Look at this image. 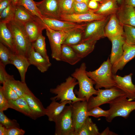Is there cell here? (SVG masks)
<instances>
[{
	"label": "cell",
	"mask_w": 135,
	"mask_h": 135,
	"mask_svg": "<svg viewBox=\"0 0 135 135\" xmlns=\"http://www.w3.org/2000/svg\"><path fill=\"white\" fill-rule=\"evenodd\" d=\"M124 33L123 25L120 22L116 13L111 15L105 27V37L110 40L123 35Z\"/></svg>",
	"instance_id": "9a60e30c"
},
{
	"label": "cell",
	"mask_w": 135,
	"mask_h": 135,
	"mask_svg": "<svg viewBox=\"0 0 135 135\" xmlns=\"http://www.w3.org/2000/svg\"><path fill=\"white\" fill-rule=\"evenodd\" d=\"M96 96H92L87 102L88 110L103 104H110L126 95L124 92L117 86L104 89L98 90Z\"/></svg>",
	"instance_id": "277c9868"
},
{
	"label": "cell",
	"mask_w": 135,
	"mask_h": 135,
	"mask_svg": "<svg viewBox=\"0 0 135 135\" xmlns=\"http://www.w3.org/2000/svg\"><path fill=\"white\" fill-rule=\"evenodd\" d=\"M76 2H82L86 3L88 5L90 0H74Z\"/></svg>",
	"instance_id": "816d5d0a"
},
{
	"label": "cell",
	"mask_w": 135,
	"mask_h": 135,
	"mask_svg": "<svg viewBox=\"0 0 135 135\" xmlns=\"http://www.w3.org/2000/svg\"><path fill=\"white\" fill-rule=\"evenodd\" d=\"M72 118L75 135L86 119L88 115L87 102L86 100L72 102Z\"/></svg>",
	"instance_id": "30bf717a"
},
{
	"label": "cell",
	"mask_w": 135,
	"mask_h": 135,
	"mask_svg": "<svg viewBox=\"0 0 135 135\" xmlns=\"http://www.w3.org/2000/svg\"><path fill=\"white\" fill-rule=\"evenodd\" d=\"M9 108L14 109L34 119L31 110L26 100L23 96L15 100H9Z\"/></svg>",
	"instance_id": "cb8c5ba5"
},
{
	"label": "cell",
	"mask_w": 135,
	"mask_h": 135,
	"mask_svg": "<svg viewBox=\"0 0 135 135\" xmlns=\"http://www.w3.org/2000/svg\"><path fill=\"white\" fill-rule=\"evenodd\" d=\"M110 16L103 19L86 22L84 29L83 42L96 41L105 37V28Z\"/></svg>",
	"instance_id": "ba28073f"
},
{
	"label": "cell",
	"mask_w": 135,
	"mask_h": 135,
	"mask_svg": "<svg viewBox=\"0 0 135 135\" xmlns=\"http://www.w3.org/2000/svg\"><path fill=\"white\" fill-rule=\"evenodd\" d=\"M32 46L36 51L41 54L48 61H50L46 48L45 38L42 34L32 43Z\"/></svg>",
	"instance_id": "d6a6232c"
},
{
	"label": "cell",
	"mask_w": 135,
	"mask_h": 135,
	"mask_svg": "<svg viewBox=\"0 0 135 135\" xmlns=\"http://www.w3.org/2000/svg\"><path fill=\"white\" fill-rule=\"evenodd\" d=\"M116 14L123 25H128L135 27V8L122 4Z\"/></svg>",
	"instance_id": "2e32d148"
},
{
	"label": "cell",
	"mask_w": 135,
	"mask_h": 135,
	"mask_svg": "<svg viewBox=\"0 0 135 135\" xmlns=\"http://www.w3.org/2000/svg\"><path fill=\"white\" fill-rule=\"evenodd\" d=\"M12 34L15 47V53L28 58L32 47L23 24L13 20L7 24Z\"/></svg>",
	"instance_id": "3957f363"
},
{
	"label": "cell",
	"mask_w": 135,
	"mask_h": 135,
	"mask_svg": "<svg viewBox=\"0 0 135 135\" xmlns=\"http://www.w3.org/2000/svg\"><path fill=\"white\" fill-rule=\"evenodd\" d=\"M116 133L110 130L108 127L106 128L103 131L100 133V135H118Z\"/></svg>",
	"instance_id": "c3c4849f"
},
{
	"label": "cell",
	"mask_w": 135,
	"mask_h": 135,
	"mask_svg": "<svg viewBox=\"0 0 135 135\" xmlns=\"http://www.w3.org/2000/svg\"><path fill=\"white\" fill-rule=\"evenodd\" d=\"M5 82L11 86L19 97H23L25 94L31 92L26 82L16 80L13 75Z\"/></svg>",
	"instance_id": "f546056e"
},
{
	"label": "cell",
	"mask_w": 135,
	"mask_h": 135,
	"mask_svg": "<svg viewBox=\"0 0 135 135\" xmlns=\"http://www.w3.org/2000/svg\"><path fill=\"white\" fill-rule=\"evenodd\" d=\"M76 80L74 78L70 76L64 82L58 85L56 88L50 89V92L56 95L51 98V100H60V102L66 100H71L72 102L86 100L84 98H79L76 96L74 89L78 84Z\"/></svg>",
	"instance_id": "5b68a950"
},
{
	"label": "cell",
	"mask_w": 135,
	"mask_h": 135,
	"mask_svg": "<svg viewBox=\"0 0 135 135\" xmlns=\"http://www.w3.org/2000/svg\"><path fill=\"white\" fill-rule=\"evenodd\" d=\"M0 86V90L4 96L8 100H15L19 97L11 86L6 82Z\"/></svg>",
	"instance_id": "f35d334b"
},
{
	"label": "cell",
	"mask_w": 135,
	"mask_h": 135,
	"mask_svg": "<svg viewBox=\"0 0 135 135\" xmlns=\"http://www.w3.org/2000/svg\"><path fill=\"white\" fill-rule=\"evenodd\" d=\"M12 2V0H2L0 1V12Z\"/></svg>",
	"instance_id": "7dc6e473"
},
{
	"label": "cell",
	"mask_w": 135,
	"mask_h": 135,
	"mask_svg": "<svg viewBox=\"0 0 135 135\" xmlns=\"http://www.w3.org/2000/svg\"><path fill=\"white\" fill-rule=\"evenodd\" d=\"M6 129L4 126L0 124V135H5Z\"/></svg>",
	"instance_id": "f907efd6"
},
{
	"label": "cell",
	"mask_w": 135,
	"mask_h": 135,
	"mask_svg": "<svg viewBox=\"0 0 135 135\" xmlns=\"http://www.w3.org/2000/svg\"></svg>",
	"instance_id": "680465c9"
},
{
	"label": "cell",
	"mask_w": 135,
	"mask_h": 135,
	"mask_svg": "<svg viewBox=\"0 0 135 135\" xmlns=\"http://www.w3.org/2000/svg\"><path fill=\"white\" fill-rule=\"evenodd\" d=\"M125 43L130 46H135V27L128 25H123Z\"/></svg>",
	"instance_id": "d590c367"
},
{
	"label": "cell",
	"mask_w": 135,
	"mask_h": 135,
	"mask_svg": "<svg viewBox=\"0 0 135 135\" xmlns=\"http://www.w3.org/2000/svg\"><path fill=\"white\" fill-rule=\"evenodd\" d=\"M5 66L0 62V83L2 84L6 82L12 76L8 74L5 70Z\"/></svg>",
	"instance_id": "7bdbcfd3"
},
{
	"label": "cell",
	"mask_w": 135,
	"mask_h": 135,
	"mask_svg": "<svg viewBox=\"0 0 135 135\" xmlns=\"http://www.w3.org/2000/svg\"><path fill=\"white\" fill-rule=\"evenodd\" d=\"M132 74L130 73L123 77L115 74L114 76L117 87L124 92L130 101L135 99V85L132 82Z\"/></svg>",
	"instance_id": "4fadbf2b"
},
{
	"label": "cell",
	"mask_w": 135,
	"mask_h": 135,
	"mask_svg": "<svg viewBox=\"0 0 135 135\" xmlns=\"http://www.w3.org/2000/svg\"><path fill=\"white\" fill-rule=\"evenodd\" d=\"M81 59L70 46L64 44H62L60 61L66 62L71 65H74L80 61Z\"/></svg>",
	"instance_id": "4316f807"
},
{
	"label": "cell",
	"mask_w": 135,
	"mask_h": 135,
	"mask_svg": "<svg viewBox=\"0 0 135 135\" xmlns=\"http://www.w3.org/2000/svg\"><path fill=\"white\" fill-rule=\"evenodd\" d=\"M24 26L27 35L32 43L42 34L43 30L46 28V26L38 18L27 22Z\"/></svg>",
	"instance_id": "ac0fdd59"
},
{
	"label": "cell",
	"mask_w": 135,
	"mask_h": 135,
	"mask_svg": "<svg viewBox=\"0 0 135 135\" xmlns=\"http://www.w3.org/2000/svg\"><path fill=\"white\" fill-rule=\"evenodd\" d=\"M25 131L18 128H13L6 129L5 135H23Z\"/></svg>",
	"instance_id": "f6af8a7d"
},
{
	"label": "cell",
	"mask_w": 135,
	"mask_h": 135,
	"mask_svg": "<svg viewBox=\"0 0 135 135\" xmlns=\"http://www.w3.org/2000/svg\"><path fill=\"white\" fill-rule=\"evenodd\" d=\"M0 124L4 126L6 129L13 128H20L19 124L15 120H10L4 113L0 111Z\"/></svg>",
	"instance_id": "ab89813d"
},
{
	"label": "cell",
	"mask_w": 135,
	"mask_h": 135,
	"mask_svg": "<svg viewBox=\"0 0 135 135\" xmlns=\"http://www.w3.org/2000/svg\"><path fill=\"white\" fill-rule=\"evenodd\" d=\"M118 4L116 0H102L94 13L106 16L116 13L119 7Z\"/></svg>",
	"instance_id": "d4e9b609"
},
{
	"label": "cell",
	"mask_w": 135,
	"mask_h": 135,
	"mask_svg": "<svg viewBox=\"0 0 135 135\" xmlns=\"http://www.w3.org/2000/svg\"><path fill=\"white\" fill-rule=\"evenodd\" d=\"M110 40L112 43V48L110 60L112 65L124 53L123 46L125 43V40L124 35L117 36Z\"/></svg>",
	"instance_id": "603a6c76"
},
{
	"label": "cell",
	"mask_w": 135,
	"mask_h": 135,
	"mask_svg": "<svg viewBox=\"0 0 135 135\" xmlns=\"http://www.w3.org/2000/svg\"><path fill=\"white\" fill-rule=\"evenodd\" d=\"M109 114V110H103L99 106L96 107L88 111V116H91L95 118L104 116L106 118Z\"/></svg>",
	"instance_id": "b9f144b4"
},
{
	"label": "cell",
	"mask_w": 135,
	"mask_h": 135,
	"mask_svg": "<svg viewBox=\"0 0 135 135\" xmlns=\"http://www.w3.org/2000/svg\"><path fill=\"white\" fill-rule=\"evenodd\" d=\"M107 16L93 12H88L80 14H61L60 16V20L79 23L102 20L105 18Z\"/></svg>",
	"instance_id": "5bb4252c"
},
{
	"label": "cell",
	"mask_w": 135,
	"mask_h": 135,
	"mask_svg": "<svg viewBox=\"0 0 135 135\" xmlns=\"http://www.w3.org/2000/svg\"><path fill=\"white\" fill-rule=\"evenodd\" d=\"M84 28H78L71 32L63 44L71 46L78 44L83 42Z\"/></svg>",
	"instance_id": "1f68e13d"
},
{
	"label": "cell",
	"mask_w": 135,
	"mask_h": 135,
	"mask_svg": "<svg viewBox=\"0 0 135 135\" xmlns=\"http://www.w3.org/2000/svg\"><path fill=\"white\" fill-rule=\"evenodd\" d=\"M74 0H62L59 2L60 15L73 14Z\"/></svg>",
	"instance_id": "74e56055"
},
{
	"label": "cell",
	"mask_w": 135,
	"mask_h": 135,
	"mask_svg": "<svg viewBox=\"0 0 135 135\" xmlns=\"http://www.w3.org/2000/svg\"><path fill=\"white\" fill-rule=\"evenodd\" d=\"M16 6L11 2L0 12V22L8 23L14 20Z\"/></svg>",
	"instance_id": "e575fe53"
},
{
	"label": "cell",
	"mask_w": 135,
	"mask_h": 135,
	"mask_svg": "<svg viewBox=\"0 0 135 135\" xmlns=\"http://www.w3.org/2000/svg\"><path fill=\"white\" fill-rule=\"evenodd\" d=\"M112 66L108 58L97 69L92 71H86L88 76L94 82L96 90L117 87L112 71Z\"/></svg>",
	"instance_id": "7a4b0ae2"
},
{
	"label": "cell",
	"mask_w": 135,
	"mask_h": 135,
	"mask_svg": "<svg viewBox=\"0 0 135 135\" xmlns=\"http://www.w3.org/2000/svg\"><path fill=\"white\" fill-rule=\"evenodd\" d=\"M96 42L84 41L79 44L70 46L82 59L86 57L93 51Z\"/></svg>",
	"instance_id": "f1b7e54d"
},
{
	"label": "cell",
	"mask_w": 135,
	"mask_h": 135,
	"mask_svg": "<svg viewBox=\"0 0 135 135\" xmlns=\"http://www.w3.org/2000/svg\"><path fill=\"white\" fill-rule=\"evenodd\" d=\"M55 135H75L72 118L71 104L66 106L54 122Z\"/></svg>",
	"instance_id": "8992f818"
},
{
	"label": "cell",
	"mask_w": 135,
	"mask_h": 135,
	"mask_svg": "<svg viewBox=\"0 0 135 135\" xmlns=\"http://www.w3.org/2000/svg\"><path fill=\"white\" fill-rule=\"evenodd\" d=\"M46 30L51 48L52 57L57 61H60L62 46L70 33L74 30L68 31H58L47 27Z\"/></svg>",
	"instance_id": "9c48e42d"
},
{
	"label": "cell",
	"mask_w": 135,
	"mask_h": 135,
	"mask_svg": "<svg viewBox=\"0 0 135 135\" xmlns=\"http://www.w3.org/2000/svg\"><path fill=\"white\" fill-rule=\"evenodd\" d=\"M40 20L46 27L58 31H68L78 28H84L86 24V23L78 24L44 17H43Z\"/></svg>",
	"instance_id": "7c38bea8"
},
{
	"label": "cell",
	"mask_w": 135,
	"mask_h": 135,
	"mask_svg": "<svg viewBox=\"0 0 135 135\" xmlns=\"http://www.w3.org/2000/svg\"><path fill=\"white\" fill-rule=\"evenodd\" d=\"M96 124L88 117L78 130L77 135H100Z\"/></svg>",
	"instance_id": "4dcf8cb0"
},
{
	"label": "cell",
	"mask_w": 135,
	"mask_h": 135,
	"mask_svg": "<svg viewBox=\"0 0 135 135\" xmlns=\"http://www.w3.org/2000/svg\"><path fill=\"white\" fill-rule=\"evenodd\" d=\"M93 0L97 1V2H101L102 1V0Z\"/></svg>",
	"instance_id": "11a10c76"
},
{
	"label": "cell",
	"mask_w": 135,
	"mask_h": 135,
	"mask_svg": "<svg viewBox=\"0 0 135 135\" xmlns=\"http://www.w3.org/2000/svg\"><path fill=\"white\" fill-rule=\"evenodd\" d=\"M10 64L14 65L18 70L21 81L25 82L26 73L28 67L30 65L28 58L13 53L11 57Z\"/></svg>",
	"instance_id": "7402d4cb"
},
{
	"label": "cell",
	"mask_w": 135,
	"mask_h": 135,
	"mask_svg": "<svg viewBox=\"0 0 135 135\" xmlns=\"http://www.w3.org/2000/svg\"><path fill=\"white\" fill-rule=\"evenodd\" d=\"M16 5L22 6L33 14L42 19L43 17L33 0H18Z\"/></svg>",
	"instance_id": "836d02e7"
},
{
	"label": "cell",
	"mask_w": 135,
	"mask_h": 135,
	"mask_svg": "<svg viewBox=\"0 0 135 135\" xmlns=\"http://www.w3.org/2000/svg\"><path fill=\"white\" fill-rule=\"evenodd\" d=\"M124 53L120 58L112 66V71L114 75L119 70H122L125 65L135 57V46L125 43L123 46Z\"/></svg>",
	"instance_id": "e0dca14e"
},
{
	"label": "cell",
	"mask_w": 135,
	"mask_h": 135,
	"mask_svg": "<svg viewBox=\"0 0 135 135\" xmlns=\"http://www.w3.org/2000/svg\"><path fill=\"white\" fill-rule=\"evenodd\" d=\"M28 58L30 65L35 66L42 73L46 71L51 65L50 61L36 51L32 46L28 53Z\"/></svg>",
	"instance_id": "ffe728a7"
},
{
	"label": "cell",
	"mask_w": 135,
	"mask_h": 135,
	"mask_svg": "<svg viewBox=\"0 0 135 135\" xmlns=\"http://www.w3.org/2000/svg\"><path fill=\"white\" fill-rule=\"evenodd\" d=\"M38 18L24 7L16 5V6L14 20L23 24Z\"/></svg>",
	"instance_id": "83f0119b"
},
{
	"label": "cell",
	"mask_w": 135,
	"mask_h": 135,
	"mask_svg": "<svg viewBox=\"0 0 135 135\" xmlns=\"http://www.w3.org/2000/svg\"><path fill=\"white\" fill-rule=\"evenodd\" d=\"M9 108V100L0 90V111L4 112Z\"/></svg>",
	"instance_id": "ee69618b"
},
{
	"label": "cell",
	"mask_w": 135,
	"mask_h": 135,
	"mask_svg": "<svg viewBox=\"0 0 135 135\" xmlns=\"http://www.w3.org/2000/svg\"><path fill=\"white\" fill-rule=\"evenodd\" d=\"M52 102L46 108L45 115L48 117V120L54 122L63 111L67 104H70L72 102L70 100H65L58 102L55 100Z\"/></svg>",
	"instance_id": "44dd1931"
},
{
	"label": "cell",
	"mask_w": 135,
	"mask_h": 135,
	"mask_svg": "<svg viewBox=\"0 0 135 135\" xmlns=\"http://www.w3.org/2000/svg\"><path fill=\"white\" fill-rule=\"evenodd\" d=\"M7 23L0 22V42L7 46L14 53L15 51L13 37Z\"/></svg>",
	"instance_id": "484cf974"
},
{
	"label": "cell",
	"mask_w": 135,
	"mask_h": 135,
	"mask_svg": "<svg viewBox=\"0 0 135 135\" xmlns=\"http://www.w3.org/2000/svg\"><path fill=\"white\" fill-rule=\"evenodd\" d=\"M118 4L121 5L124 2V0H116Z\"/></svg>",
	"instance_id": "db71d44e"
},
{
	"label": "cell",
	"mask_w": 135,
	"mask_h": 135,
	"mask_svg": "<svg viewBox=\"0 0 135 135\" xmlns=\"http://www.w3.org/2000/svg\"><path fill=\"white\" fill-rule=\"evenodd\" d=\"M13 53L7 46L0 43V61L4 65L10 64L11 57Z\"/></svg>",
	"instance_id": "8d00e7d4"
},
{
	"label": "cell",
	"mask_w": 135,
	"mask_h": 135,
	"mask_svg": "<svg viewBox=\"0 0 135 135\" xmlns=\"http://www.w3.org/2000/svg\"><path fill=\"white\" fill-rule=\"evenodd\" d=\"M123 4L135 8V0H124Z\"/></svg>",
	"instance_id": "681fc988"
},
{
	"label": "cell",
	"mask_w": 135,
	"mask_h": 135,
	"mask_svg": "<svg viewBox=\"0 0 135 135\" xmlns=\"http://www.w3.org/2000/svg\"><path fill=\"white\" fill-rule=\"evenodd\" d=\"M88 12H94L89 9L87 4L75 1L73 6V14H80Z\"/></svg>",
	"instance_id": "60d3db41"
},
{
	"label": "cell",
	"mask_w": 135,
	"mask_h": 135,
	"mask_svg": "<svg viewBox=\"0 0 135 135\" xmlns=\"http://www.w3.org/2000/svg\"><path fill=\"white\" fill-rule=\"evenodd\" d=\"M35 3L42 17L60 20V14L58 0H42Z\"/></svg>",
	"instance_id": "8fae6325"
},
{
	"label": "cell",
	"mask_w": 135,
	"mask_h": 135,
	"mask_svg": "<svg viewBox=\"0 0 135 135\" xmlns=\"http://www.w3.org/2000/svg\"><path fill=\"white\" fill-rule=\"evenodd\" d=\"M18 0H12V4L15 6H16Z\"/></svg>",
	"instance_id": "f5cc1de1"
},
{
	"label": "cell",
	"mask_w": 135,
	"mask_h": 135,
	"mask_svg": "<svg viewBox=\"0 0 135 135\" xmlns=\"http://www.w3.org/2000/svg\"><path fill=\"white\" fill-rule=\"evenodd\" d=\"M62 0H58V1L59 2H60V1H61Z\"/></svg>",
	"instance_id": "9f6ffc18"
},
{
	"label": "cell",
	"mask_w": 135,
	"mask_h": 135,
	"mask_svg": "<svg viewBox=\"0 0 135 135\" xmlns=\"http://www.w3.org/2000/svg\"><path fill=\"white\" fill-rule=\"evenodd\" d=\"M2 0H0V1H1Z\"/></svg>",
	"instance_id": "6f0895ef"
},
{
	"label": "cell",
	"mask_w": 135,
	"mask_h": 135,
	"mask_svg": "<svg viewBox=\"0 0 135 135\" xmlns=\"http://www.w3.org/2000/svg\"><path fill=\"white\" fill-rule=\"evenodd\" d=\"M109 114L106 118V120L111 122L117 116H121L126 118L130 113L135 110V101L127 99L126 96L120 98L110 104Z\"/></svg>",
	"instance_id": "52a82bcc"
},
{
	"label": "cell",
	"mask_w": 135,
	"mask_h": 135,
	"mask_svg": "<svg viewBox=\"0 0 135 135\" xmlns=\"http://www.w3.org/2000/svg\"><path fill=\"white\" fill-rule=\"evenodd\" d=\"M27 102L32 113L34 120L45 115L44 108L40 100L31 92L23 96Z\"/></svg>",
	"instance_id": "d6986e66"
},
{
	"label": "cell",
	"mask_w": 135,
	"mask_h": 135,
	"mask_svg": "<svg viewBox=\"0 0 135 135\" xmlns=\"http://www.w3.org/2000/svg\"><path fill=\"white\" fill-rule=\"evenodd\" d=\"M86 66L84 62L82 63L79 68H76L71 74V76L78 81L79 89L74 92L77 97L85 99L87 102L93 95H96L98 90L94 87V82L86 74Z\"/></svg>",
	"instance_id": "6da1fadb"
},
{
	"label": "cell",
	"mask_w": 135,
	"mask_h": 135,
	"mask_svg": "<svg viewBox=\"0 0 135 135\" xmlns=\"http://www.w3.org/2000/svg\"><path fill=\"white\" fill-rule=\"evenodd\" d=\"M98 2L93 0H90L88 4L89 8L94 13L99 8V3Z\"/></svg>",
	"instance_id": "bcb514c9"
}]
</instances>
